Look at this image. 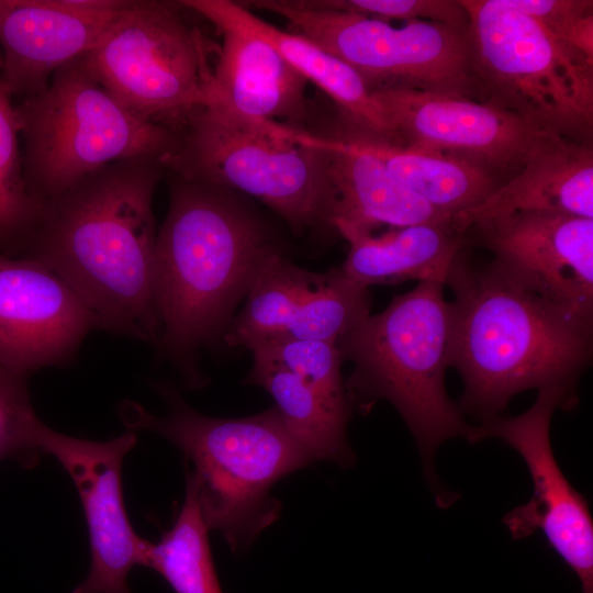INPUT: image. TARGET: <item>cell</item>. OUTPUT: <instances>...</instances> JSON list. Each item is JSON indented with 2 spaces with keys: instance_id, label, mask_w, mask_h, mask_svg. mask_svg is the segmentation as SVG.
Here are the masks:
<instances>
[{
  "instance_id": "cell-1",
  "label": "cell",
  "mask_w": 593,
  "mask_h": 593,
  "mask_svg": "<svg viewBox=\"0 0 593 593\" xmlns=\"http://www.w3.org/2000/svg\"><path fill=\"white\" fill-rule=\"evenodd\" d=\"M165 170L142 156L92 171L43 204L23 248L80 296L98 328L156 345L153 197Z\"/></svg>"
},
{
  "instance_id": "cell-29",
  "label": "cell",
  "mask_w": 593,
  "mask_h": 593,
  "mask_svg": "<svg viewBox=\"0 0 593 593\" xmlns=\"http://www.w3.org/2000/svg\"><path fill=\"white\" fill-rule=\"evenodd\" d=\"M257 349L306 378L331 396L349 402L340 371L344 359L335 344L320 340H287Z\"/></svg>"
},
{
  "instance_id": "cell-11",
  "label": "cell",
  "mask_w": 593,
  "mask_h": 593,
  "mask_svg": "<svg viewBox=\"0 0 593 593\" xmlns=\"http://www.w3.org/2000/svg\"><path fill=\"white\" fill-rule=\"evenodd\" d=\"M577 399L561 388L538 390L533 405L516 416H497L471 425L469 441L499 438L524 460L533 482L530 500L502 519L514 539L541 532L549 546L577 574L582 593H593V521L586 499L566 478L550 441L556 409H572Z\"/></svg>"
},
{
  "instance_id": "cell-30",
  "label": "cell",
  "mask_w": 593,
  "mask_h": 593,
  "mask_svg": "<svg viewBox=\"0 0 593 593\" xmlns=\"http://www.w3.org/2000/svg\"><path fill=\"white\" fill-rule=\"evenodd\" d=\"M570 45L593 58L592 0H507Z\"/></svg>"
},
{
  "instance_id": "cell-25",
  "label": "cell",
  "mask_w": 593,
  "mask_h": 593,
  "mask_svg": "<svg viewBox=\"0 0 593 593\" xmlns=\"http://www.w3.org/2000/svg\"><path fill=\"white\" fill-rule=\"evenodd\" d=\"M208 528L193 479L172 527L148 541L145 566L160 574L175 593H223L210 549Z\"/></svg>"
},
{
  "instance_id": "cell-2",
  "label": "cell",
  "mask_w": 593,
  "mask_h": 593,
  "mask_svg": "<svg viewBox=\"0 0 593 593\" xmlns=\"http://www.w3.org/2000/svg\"><path fill=\"white\" fill-rule=\"evenodd\" d=\"M466 248L445 281L454 293L448 363L463 383L462 414L478 424L488 422L529 389L561 388L577 399L592 360L593 327L568 316L492 259L474 261Z\"/></svg>"
},
{
  "instance_id": "cell-14",
  "label": "cell",
  "mask_w": 593,
  "mask_h": 593,
  "mask_svg": "<svg viewBox=\"0 0 593 593\" xmlns=\"http://www.w3.org/2000/svg\"><path fill=\"white\" fill-rule=\"evenodd\" d=\"M463 237L521 284L593 327V220L515 213L473 225Z\"/></svg>"
},
{
  "instance_id": "cell-4",
  "label": "cell",
  "mask_w": 593,
  "mask_h": 593,
  "mask_svg": "<svg viewBox=\"0 0 593 593\" xmlns=\"http://www.w3.org/2000/svg\"><path fill=\"white\" fill-rule=\"evenodd\" d=\"M167 404L155 415L135 402L120 414L132 432L147 430L174 444L192 466L203 519L234 553L244 551L281 513L270 494L276 482L313 462L273 406L240 418L206 416L170 384L155 383Z\"/></svg>"
},
{
  "instance_id": "cell-16",
  "label": "cell",
  "mask_w": 593,
  "mask_h": 593,
  "mask_svg": "<svg viewBox=\"0 0 593 593\" xmlns=\"http://www.w3.org/2000/svg\"><path fill=\"white\" fill-rule=\"evenodd\" d=\"M98 321L54 271L0 248V367L27 377L68 363Z\"/></svg>"
},
{
  "instance_id": "cell-23",
  "label": "cell",
  "mask_w": 593,
  "mask_h": 593,
  "mask_svg": "<svg viewBox=\"0 0 593 593\" xmlns=\"http://www.w3.org/2000/svg\"><path fill=\"white\" fill-rule=\"evenodd\" d=\"M251 353L253 367L246 382L271 395L287 429L312 460L353 466L356 457L346 435L350 403L328 395L265 351Z\"/></svg>"
},
{
  "instance_id": "cell-3",
  "label": "cell",
  "mask_w": 593,
  "mask_h": 593,
  "mask_svg": "<svg viewBox=\"0 0 593 593\" xmlns=\"http://www.w3.org/2000/svg\"><path fill=\"white\" fill-rule=\"evenodd\" d=\"M279 249L233 191L172 172L156 235L152 291L158 347L191 388L199 350L226 331L265 260Z\"/></svg>"
},
{
  "instance_id": "cell-22",
  "label": "cell",
  "mask_w": 593,
  "mask_h": 593,
  "mask_svg": "<svg viewBox=\"0 0 593 593\" xmlns=\"http://www.w3.org/2000/svg\"><path fill=\"white\" fill-rule=\"evenodd\" d=\"M347 242L349 250L340 269L366 287L409 280L445 284L457 255L466 247L451 221L394 227Z\"/></svg>"
},
{
  "instance_id": "cell-7",
  "label": "cell",
  "mask_w": 593,
  "mask_h": 593,
  "mask_svg": "<svg viewBox=\"0 0 593 593\" xmlns=\"http://www.w3.org/2000/svg\"><path fill=\"white\" fill-rule=\"evenodd\" d=\"M460 2L483 102L592 144L593 58L507 0Z\"/></svg>"
},
{
  "instance_id": "cell-12",
  "label": "cell",
  "mask_w": 593,
  "mask_h": 593,
  "mask_svg": "<svg viewBox=\"0 0 593 593\" xmlns=\"http://www.w3.org/2000/svg\"><path fill=\"white\" fill-rule=\"evenodd\" d=\"M242 311L223 334L226 345L250 351L287 340L335 344L370 315L366 287L340 268L313 272L279 250L262 264Z\"/></svg>"
},
{
  "instance_id": "cell-21",
  "label": "cell",
  "mask_w": 593,
  "mask_h": 593,
  "mask_svg": "<svg viewBox=\"0 0 593 593\" xmlns=\"http://www.w3.org/2000/svg\"><path fill=\"white\" fill-rule=\"evenodd\" d=\"M211 3L228 19L262 36L307 82L324 91L337 105L344 131L396 142L393 126L383 109L348 64L307 38L276 27L238 1L211 0Z\"/></svg>"
},
{
  "instance_id": "cell-26",
  "label": "cell",
  "mask_w": 593,
  "mask_h": 593,
  "mask_svg": "<svg viewBox=\"0 0 593 593\" xmlns=\"http://www.w3.org/2000/svg\"><path fill=\"white\" fill-rule=\"evenodd\" d=\"M12 93L0 79V248L8 255L24 248L43 204L27 191L20 127Z\"/></svg>"
},
{
  "instance_id": "cell-19",
  "label": "cell",
  "mask_w": 593,
  "mask_h": 593,
  "mask_svg": "<svg viewBox=\"0 0 593 593\" xmlns=\"http://www.w3.org/2000/svg\"><path fill=\"white\" fill-rule=\"evenodd\" d=\"M525 212L593 220V146L551 135L522 169L473 208L451 219L460 235L471 226Z\"/></svg>"
},
{
  "instance_id": "cell-31",
  "label": "cell",
  "mask_w": 593,
  "mask_h": 593,
  "mask_svg": "<svg viewBox=\"0 0 593 593\" xmlns=\"http://www.w3.org/2000/svg\"><path fill=\"white\" fill-rule=\"evenodd\" d=\"M2 66V56L0 55V68Z\"/></svg>"
},
{
  "instance_id": "cell-5",
  "label": "cell",
  "mask_w": 593,
  "mask_h": 593,
  "mask_svg": "<svg viewBox=\"0 0 593 593\" xmlns=\"http://www.w3.org/2000/svg\"><path fill=\"white\" fill-rule=\"evenodd\" d=\"M444 287L417 282L336 343L354 366L345 381L350 405L368 412L378 401L391 403L411 430L429 478L437 449L455 437L468 439L471 428L445 384L450 310Z\"/></svg>"
},
{
  "instance_id": "cell-15",
  "label": "cell",
  "mask_w": 593,
  "mask_h": 593,
  "mask_svg": "<svg viewBox=\"0 0 593 593\" xmlns=\"http://www.w3.org/2000/svg\"><path fill=\"white\" fill-rule=\"evenodd\" d=\"M128 430L105 441L60 434L42 422L36 427L40 454L53 456L78 491L89 538L90 569L70 593H131L128 575L145 566L148 540L130 523L122 492V463L135 446Z\"/></svg>"
},
{
  "instance_id": "cell-8",
  "label": "cell",
  "mask_w": 593,
  "mask_h": 593,
  "mask_svg": "<svg viewBox=\"0 0 593 593\" xmlns=\"http://www.w3.org/2000/svg\"><path fill=\"white\" fill-rule=\"evenodd\" d=\"M23 177L41 204L92 171L121 159H164L175 134L127 111L80 57L59 67L40 93L15 104Z\"/></svg>"
},
{
  "instance_id": "cell-20",
  "label": "cell",
  "mask_w": 593,
  "mask_h": 593,
  "mask_svg": "<svg viewBox=\"0 0 593 593\" xmlns=\"http://www.w3.org/2000/svg\"><path fill=\"white\" fill-rule=\"evenodd\" d=\"M332 188L331 225L346 240L381 226L449 222L396 181L382 163L347 141L324 137Z\"/></svg>"
},
{
  "instance_id": "cell-6",
  "label": "cell",
  "mask_w": 593,
  "mask_h": 593,
  "mask_svg": "<svg viewBox=\"0 0 593 593\" xmlns=\"http://www.w3.org/2000/svg\"><path fill=\"white\" fill-rule=\"evenodd\" d=\"M163 164L182 178L260 200L296 234L333 231L324 137L210 103L189 115Z\"/></svg>"
},
{
  "instance_id": "cell-28",
  "label": "cell",
  "mask_w": 593,
  "mask_h": 593,
  "mask_svg": "<svg viewBox=\"0 0 593 593\" xmlns=\"http://www.w3.org/2000/svg\"><path fill=\"white\" fill-rule=\"evenodd\" d=\"M25 376L0 367V460L15 457L24 463L40 455L36 445V416Z\"/></svg>"
},
{
  "instance_id": "cell-9",
  "label": "cell",
  "mask_w": 593,
  "mask_h": 593,
  "mask_svg": "<svg viewBox=\"0 0 593 593\" xmlns=\"http://www.w3.org/2000/svg\"><path fill=\"white\" fill-rule=\"evenodd\" d=\"M180 1L131 0L80 56L91 76L136 118L174 134L209 102L211 48Z\"/></svg>"
},
{
  "instance_id": "cell-18",
  "label": "cell",
  "mask_w": 593,
  "mask_h": 593,
  "mask_svg": "<svg viewBox=\"0 0 593 593\" xmlns=\"http://www.w3.org/2000/svg\"><path fill=\"white\" fill-rule=\"evenodd\" d=\"M180 2L221 33L206 104H220L256 121L299 123L306 119L307 80L272 44L219 12L211 0Z\"/></svg>"
},
{
  "instance_id": "cell-13",
  "label": "cell",
  "mask_w": 593,
  "mask_h": 593,
  "mask_svg": "<svg viewBox=\"0 0 593 593\" xmlns=\"http://www.w3.org/2000/svg\"><path fill=\"white\" fill-rule=\"evenodd\" d=\"M371 94L393 126L395 144L470 163L503 182L556 134L516 113L462 96L418 90Z\"/></svg>"
},
{
  "instance_id": "cell-27",
  "label": "cell",
  "mask_w": 593,
  "mask_h": 593,
  "mask_svg": "<svg viewBox=\"0 0 593 593\" xmlns=\"http://www.w3.org/2000/svg\"><path fill=\"white\" fill-rule=\"evenodd\" d=\"M303 8L347 12L389 22L429 21L469 29V16L460 0H296Z\"/></svg>"
},
{
  "instance_id": "cell-17",
  "label": "cell",
  "mask_w": 593,
  "mask_h": 593,
  "mask_svg": "<svg viewBox=\"0 0 593 593\" xmlns=\"http://www.w3.org/2000/svg\"><path fill=\"white\" fill-rule=\"evenodd\" d=\"M131 0H0V79L23 100L87 53Z\"/></svg>"
},
{
  "instance_id": "cell-10",
  "label": "cell",
  "mask_w": 593,
  "mask_h": 593,
  "mask_svg": "<svg viewBox=\"0 0 593 593\" xmlns=\"http://www.w3.org/2000/svg\"><path fill=\"white\" fill-rule=\"evenodd\" d=\"M238 2L284 18L290 32L348 64L370 93L418 90L483 102L469 29L422 20L395 27L360 14L303 8L293 0Z\"/></svg>"
},
{
  "instance_id": "cell-24",
  "label": "cell",
  "mask_w": 593,
  "mask_h": 593,
  "mask_svg": "<svg viewBox=\"0 0 593 593\" xmlns=\"http://www.w3.org/2000/svg\"><path fill=\"white\" fill-rule=\"evenodd\" d=\"M378 158L403 187L454 217L475 206L504 182L460 159L340 131L336 136Z\"/></svg>"
}]
</instances>
